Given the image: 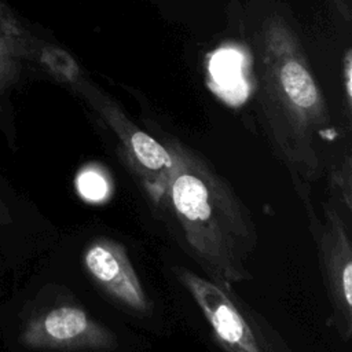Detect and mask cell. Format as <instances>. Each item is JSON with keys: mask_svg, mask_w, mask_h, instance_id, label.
Listing matches in <instances>:
<instances>
[{"mask_svg": "<svg viewBox=\"0 0 352 352\" xmlns=\"http://www.w3.org/2000/svg\"><path fill=\"white\" fill-rule=\"evenodd\" d=\"M15 220L16 219L11 202V190L0 172V236L15 226Z\"/></svg>", "mask_w": 352, "mask_h": 352, "instance_id": "obj_11", "label": "cell"}, {"mask_svg": "<svg viewBox=\"0 0 352 352\" xmlns=\"http://www.w3.org/2000/svg\"><path fill=\"white\" fill-rule=\"evenodd\" d=\"M160 140L170 154L160 205L173 214L188 253L221 286L252 279L248 264L258 238L250 210L198 151L168 135Z\"/></svg>", "mask_w": 352, "mask_h": 352, "instance_id": "obj_1", "label": "cell"}, {"mask_svg": "<svg viewBox=\"0 0 352 352\" xmlns=\"http://www.w3.org/2000/svg\"><path fill=\"white\" fill-rule=\"evenodd\" d=\"M76 187L78 194L89 202H102L111 191L109 176L98 168L81 170L76 179Z\"/></svg>", "mask_w": 352, "mask_h": 352, "instance_id": "obj_9", "label": "cell"}, {"mask_svg": "<svg viewBox=\"0 0 352 352\" xmlns=\"http://www.w3.org/2000/svg\"><path fill=\"white\" fill-rule=\"evenodd\" d=\"M342 80H344V91H345V102L348 109L352 107V52L346 50L342 59Z\"/></svg>", "mask_w": 352, "mask_h": 352, "instance_id": "obj_12", "label": "cell"}, {"mask_svg": "<svg viewBox=\"0 0 352 352\" xmlns=\"http://www.w3.org/2000/svg\"><path fill=\"white\" fill-rule=\"evenodd\" d=\"M175 274L226 352H294L276 329L241 300L232 287L186 268H176Z\"/></svg>", "mask_w": 352, "mask_h": 352, "instance_id": "obj_3", "label": "cell"}, {"mask_svg": "<svg viewBox=\"0 0 352 352\" xmlns=\"http://www.w3.org/2000/svg\"><path fill=\"white\" fill-rule=\"evenodd\" d=\"M18 341L40 352L113 351L116 334L76 302H59L33 312L22 323Z\"/></svg>", "mask_w": 352, "mask_h": 352, "instance_id": "obj_5", "label": "cell"}, {"mask_svg": "<svg viewBox=\"0 0 352 352\" xmlns=\"http://www.w3.org/2000/svg\"><path fill=\"white\" fill-rule=\"evenodd\" d=\"M316 241L322 276L331 307V320L338 336H352V242L349 226L331 199L323 204V219L309 216Z\"/></svg>", "mask_w": 352, "mask_h": 352, "instance_id": "obj_6", "label": "cell"}, {"mask_svg": "<svg viewBox=\"0 0 352 352\" xmlns=\"http://www.w3.org/2000/svg\"><path fill=\"white\" fill-rule=\"evenodd\" d=\"M330 3L345 22H351L352 14H351V8H349V4L346 0H330Z\"/></svg>", "mask_w": 352, "mask_h": 352, "instance_id": "obj_13", "label": "cell"}, {"mask_svg": "<svg viewBox=\"0 0 352 352\" xmlns=\"http://www.w3.org/2000/svg\"><path fill=\"white\" fill-rule=\"evenodd\" d=\"M74 92L89 104L113 132L121 160L142 183L147 197L160 205L170 168V154L166 146L139 128L118 103L99 89L88 77H84L74 88Z\"/></svg>", "mask_w": 352, "mask_h": 352, "instance_id": "obj_4", "label": "cell"}, {"mask_svg": "<svg viewBox=\"0 0 352 352\" xmlns=\"http://www.w3.org/2000/svg\"><path fill=\"white\" fill-rule=\"evenodd\" d=\"M331 187L338 194L340 202L344 205L346 213L352 212V158L349 154L333 168L331 170Z\"/></svg>", "mask_w": 352, "mask_h": 352, "instance_id": "obj_10", "label": "cell"}, {"mask_svg": "<svg viewBox=\"0 0 352 352\" xmlns=\"http://www.w3.org/2000/svg\"><path fill=\"white\" fill-rule=\"evenodd\" d=\"M29 77L19 38V14L0 0V133L12 151L18 150L15 96Z\"/></svg>", "mask_w": 352, "mask_h": 352, "instance_id": "obj_8", "label": "cell"}, {"mask_svg": "<svg viewBox=\"0 0 352 352\" xmlns=\"http://www.w3.org/2000/svg\"><path fill=\"white\" fill-rule=\"evenodd\" d=\"M82 264L91 279L111 300L138 314L150 311L144 287L121 242L106 236L92 239L84 249Z\"/></svg>", "mask_w": 352, "mask_h": 352, "instance_id": "obj_7", "label": "cell"}, {"mask_svg": "<svg viewBox=\"0 0 352 352\" xmlns=\"http://www.w3.org/2000/svg\"><path fill=\"white\" fill-rule=\"evenodd\" d=\"M258 58V100L267 135L296 188L308 186L320 166L316 138L330 117L301 43L280 15L272 14L264 21Z\"/></svg>", "mask_w": 352, "mask_h": 352, "instance_id": "obj_2", "label": "cell"}]
</instances>
